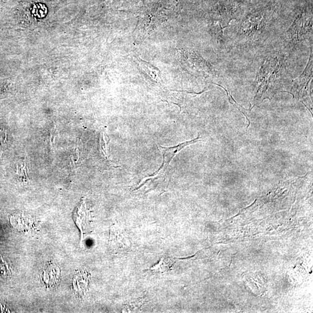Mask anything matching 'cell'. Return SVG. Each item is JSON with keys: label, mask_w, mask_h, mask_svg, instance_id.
Here are the masks:
<instances>
[{"label": "cell", "mask_w": 313, "mask_h": 313, "mask_svg": "<svg viewBox=\"0 0 313 313\" xmlns=\"http://www.w3.org/2000/svg\"><path fill=\"white\" fill-rule=\"evenodd\" d=\"M200 138V137H198L191 140V141L180 143V144L176 146L163 147L159 146V148L162 153H163V164H162L161 167L158 169V170L156 172L145 179L153 180L165 177V175H166L169 164H171L173 158H174L176 154L179 152L180 151L185 148V147L201 141Z\"/></svg>", "instance_id": "6da1fadb"}, {"label": "cell", "mask_w": 313, "mask_h": 313, "mask_svg": "<svg viewBox=\"0 0 313 313\" xmlns=\"http://www.w3.org/2000/svg\"><path fill=\"white\" fill-rule=\"evenodd\" d=\"M73 218L81 231V241H83L91 231V215L84 200L76 209Z\"/></svg>", "instance_id": "7a4b0ae2"}, {"label": "cell", "mask_w": 313, "mask_h": 313, "mask_svg": "<svg viewBox=\"0 0 313 313\" xmlns=\"http://www.w3.org/2000/svg\"><path fill=\"white\" fill-rule=\"evenodd\" d=\"M112 247L116 251L125 250L130 248L131 242L128 235L123 228L115 225L112 227L110 237Z\"/></svg>", "instance_id": "3957f363"}, {"label": "cell", "mask_w": 313, "mask_h": 313, "mask_svg": "<svg viewBox=\"0 0 313 313\" xmlns=\"http://www.w3.org/2000/svg\"><path fill=\"white\" fill-rule=\"evenodd\" d=\"M312 31V22L301 20L299 18L294 22L291 28L289 29L288 32V37L290 39L296 41L306 38V36L310 34Z\"/></svg>", "instance_id": "277c9868"}, {"label": "cell", "mask_w": 313, "mask_h": 313, "mask_svg": "<svg viewBox=\"0 0 313 313\" xmlns=\"http://www.w3.org/2000/svg\"><path fill=\"white\" fill-rule=\"evenodd\" d=\"M174 264V261L170 257L163 256L158 263L150 268V270L157 273L165 274L172 270Z\"/></svg>", "instance_id": "5b68a950"}, {"label": "cell", "mask_w": 313, "mask_h": 313, "mask_svg": "<svg viewBox=\"0 0 313 313\" xmlns=\"http://www.w3.org/2000/svg\"><path fill=\"white\" fill-rule=\"evenodd\" d=\"M142 304V301H135L134 302H131L126 305V306H125V312H131V311L135 310L136 309H139Z\"/></svg>", "instance_id": "8992f818"}, {"label": "cell", "mask_w": 313, "mask_h": 313, "mask_svg": "<svg viewBox=\"0 0 313 313\" xmlns=\"http://www.w3.org/2000/svg\"><path fill=\"white\" fill-rule=\"evenodd\" d=\"M100 142L101 150L106 157L108 158V143L106 142L105 135L103 133L102 134V137L100 139Z\"/></svg>", "instance_id": "52a82bcc"}]
</instances>
